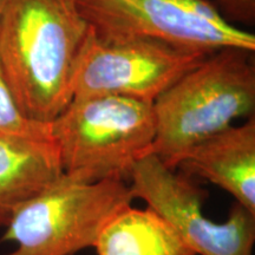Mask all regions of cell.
<instances>
[{"label": "cell", "instance_id": "obj_5", "mask_svg": "<svg viewBox=\"0 0 255 255\" xmlns=\"http://www.w3.org/2000/svg\"><path fill=\"white\" fill-rule=\"evenodd\" d=\"M78 5L104 37L156 41L206 56L227 47L255 51L254 34L205 0H78Z\"/></svg>", "mask_w": 255, "mask_h": 255}, {"label": "cell", "instance_id": "obj_10", "mask_svg": "<svg viewBox=\"0 0 255 255\" xmlns=\"http://www.w3.org/2000/svg\"><path fill=\"white\" fill-rule=\"evenodd\" d=\"M94 247L97 255H196L149 207L129 206L120 212L105 226Z\"/></svg>", "mask_w": 255, "mask_h": 255}, {"label": "cell", "instance_id": "obj_2", "mask_svg": "<svg viewBox=\"0 0 255 255\" xmlns=\"http://www.w3.org/2000/svg\"><path fill=\"white\" fill-rule=\"evenodd\" d=\"M254 52L227 47L210 53L152 103L151 154L175 169L178 159L209 137L254 116Z\"/></svg>", "mask_w": 255, "mask_h": 255}, {"label": "cell", "instance_id": "obj_13", "mask_svg": "<svg viewBox=\"0 0 255 255\" xmlns=\"http://www.w3.org/2000/svg\"><path fill=\"white\" fill-rule=\"evenodd\" d=\"M4 4H5V0H0V20H1V14H2V9H4Z\"/></svg>", "mask_w": 255, "mask_h": 255}, {"label": "cell", "instance_id": "obj_3", "mask_svg": "<svg viewBox=\"0 0 255 255\" xmlns=\"http://www.w3.org/2000/svg\"><path fill=\"white\" fill-rule=\"evenodd\" d=\"M50 130L66 176L129 183L135 164L151 154L154 109L149 102L122 96L73 98Z\"/></svg>", "mask_w": 255, "mask_h": 255}, {"label": "cell", "instance_id": "obj_12", "mask_svg": "<svg viewBox=\"0 0 255 255\" xmlns=\"http://www.w3.org/2000/svg\"><path fill=\"white\" fill-rule=\"evenodd\" d=\"M227 20L251 25L255 20V0H205Z\"/></svg>", "mask_w": 255, "mask_h": 255}, {"label": "cell", "instance_id": "obj_11", "mask_svg": "<svg viewBox=\"0 0 255 255\" xmlns=\"http://www.w3.org/2000/svg\"><path fill=\"white\" fill-rule=\"evenodd\" d=\"M0 131L37 139H51L50 124L28 119L15 101L0 64Z\"/></svg>", "mask_w": 255, "mask_h": 255}, {"label": "cell", "instance_id": "obj_7", "mask_svg": "<svg viewBox=\"0 0 255 255\" xmlns=\"http://www.w3.org/2000/svg\"><path fill=\"white\" fill-rule=\"evenodd\" d=\"M207 56L156 41L104 37L90 26L73 70V98L110 95L154 103Z\"/></svg>", "mask_w": 255, "mask_h": 255}, {"label": "cell", "instance_id": "obj_1", "mask_svg": "<svg viewBox=\"0 0 255 255\" xmlns=\"http://www.w3.org/2000/svg\"><path fill=\"white\" fill-rule=\"evenodd\" d=\"M89 27L78 0H5L0 64L28 119L50 124L71 103Z\"/></svg>", "mask_w": 255, "mask_h": 255}, {"label": "cell", "instance_id": "obj_8", "mask_svg": "<svg viewBox=\"0 0 255 255\" xmlns=\"http://www.w3.org/2000/svg\"><path fill=\"white\" fill-rule=\"evenodd\" d=\"M199 176L228 191L255 214V120L232 126L188 150L175 169Z\"/></svg>", "mask_w": 255, "mask_h": 255}, {"label": "cell", "instance_id": "obj_6", "mask_svg": "<svg viewBox=\"0 0 255 255\" xmlns=\"http://www.w3.org/2000/svg\"><path fill=\"white\" fill-rule=\"evenodd\" d=\"M129 187L133 199L162 216L196 255H253L255 214L234 202L225 222L208 219L202 212L205 191L155 154L135 164Z\"/></svg>", "mask_w": 255, "mask_h": 255}, {"label": "cell", "instance_id": "obj_4", "mask_svg": "<svg viewBox=\"0 0 255 255\" xmlns=\"http://www.w3.org/2000/svg\"><path fill=\"white\" fill-rule=\"evenodd\" d=\"M132 200L124 181L84 182L62 174L9 220L2 240L15 248L6 255H73L94 247L105 226Z\"/></svg>", "mask_w": 255, "mask_h": 255}, {"label": "cell", "instance_id": "obj_9", "mask_svg": "<svg viewBox=\"0 0 255 255\" xmlns=\"http://www.w3.org/2000/svg\"><path fill=\"white\" fill-rule=\"evenodd\" d=\"M62 174L52 141L0 131V227Z\"/></svg>", "mask_w": 255, "mask_h": 255}]
</instances>
